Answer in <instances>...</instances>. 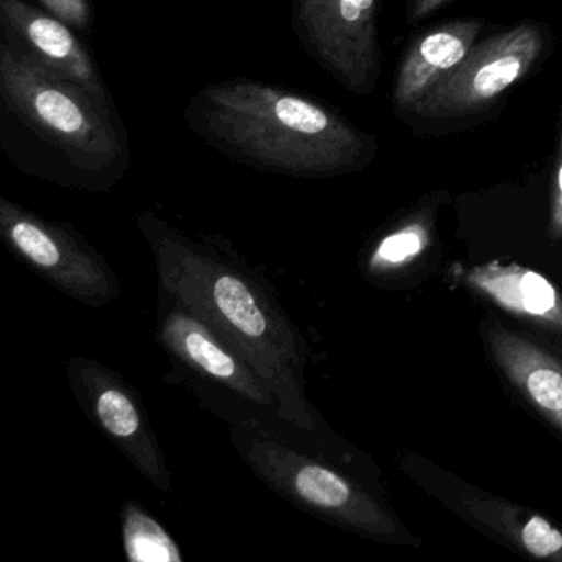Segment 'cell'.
<instances>
[{"instance_id":"2","label":"cell","mask_w":562,"mask_h":562,"mask_svg":"<svg viewBox=\"0 0 562 562\" xmlns=\"http://www.w3.org/2000/svg\"><path fill=\"white\" fill-rule=\"evenodd\" d=\"M183 121L216 153L266 172L330 176L351 156V134L327 106L262 81L206 85L183 108Z\"/></svg>"},{"instance_id":"6","label":"cell","mask_w":562,"mask_h":562,"mask_svg":"<svg viewBox=\"0 0 562 562\" xmlns=\"http://www.w3.org/2000/svg\"><path fill=\"white\" fill-rule=\"evenodd\" d=\"M0 228L15 251L65 291L85 299L106 297L104 269L67 232L0 199Z\"/></svg>"},{"instance_id":"14","label":"cell","mask_w":562,"mask_h":562,"mask_svg":"<svg viewBox=\"0 0 562 562\" xmlns=\"http://www.w3.org/2000/svg\"><path fill=\"white\" fill-rule=\"evenodd\" d=\"M429 235L420 225H411L386 236L370 259L371 271L387 272L403 268L426 251Z\"/></svg>"},{"instance_id":"15","label":"cell","mask_w":562,"mask_h":562,"mask_svg":"<svg viewBox=\"0 0 562 562\" xmlns=\"http://www.w3.org/2000/svg\"><path fill=\"white\" fill-rule=\"evenodd\" d=\"M38 5L70 25L78 34H90L94 27V12L90 0H37Z\"/></svg>"},{"instance_id":"12","label":"cell","mask_w":562,"mask_h":562,"mask_svg":"<svg viewBox=\"0 0 562 562\" xmlns=\"http://www.w3.org/2000/svg\"><path fill=\"white\" fill-rule=\"evenodd\" d=\"M467 508L473 518L506 536L532 558L562 562V532L542 516L498 499L472 498Z\"/></svg>"},{"instance_id":"5","label":"cell","mask_w":562,"mask_h":562,"mask_svg":"<svg viewBox=\"0 0 562 562\" xmlns=\"http://www.w3.org/2000/svg\"><path fill=\"white\" fill-rule=\"evenodd\" d=\"M2 41L42 70L101 98H113L78 32L27 0H0Z\"/></svg>"},{"instance_id":"13","label":"cell","mask_w":562,"mask_h":562,"mask_svg":"<svg viewBox=\"0 0 562 562\" xmlns=\"http://www.w3.org/2000/svg\"><path fill=\"white\" fill-rule=\"evenodd\" d=\"M124 544L127 558L136 562H180L179 548L166 529L136 506L124 516Z\"/></svg>"},{"instance_id":"4","label":"cell","mask_w":562,"mask_h":562,"mask_svg":"<svg viewBox=\"0 0 562 562\" xmlns=\"http://www.w3.org/2000/svg\"><path fill=\"white\" fill-rule=\"evenodd\" d=\"M249 457L268 482L292 498L301 499L308 508L327 513L361 531L373 535L394 532L390 516L334 470L266 439L252 443Z\"/></svg>"},{"instance_id":"16","label":"cell","mask_w":562,"mask_h":562,"mask_svg":"<svg viewBox=\"0 0 562 562\" xmlns=\"http://www.w3.org/2000/svg\"><path fill=\"white\" fill-rule=\"evenodd\" d=\"M519 61L513 57L499 58L493 64L486 65L476 74L473 88L482 97H493L508 88L519 75Z\"/></svg>"},{"instance_id":"7","label":"cell","mask_w":562,"mask_h":562,"mask_svg":"<svg viewBox=\"0 0 562 562\" xmlns=\"http://www.w3.org/2000/svg\"><path fill=\"white\" fill-rule=\"evenodd\" d=\"M292 31L308 57L325 70L350 80L353 34L374 0H291Z\"/></svg>"},{"instance_id":"11","label":"cell","mask_w":562,"mask_h":562,"mask_svg":"<svg viewBox=\"0 0 562 562\" xmlns=\"http://www.w3.org/2000/svg\"><path fill=\"white\" fill-rule=\"evenodd\" d=\"M85 386L93 406L94 416L104 430L123 447L139 469L162 490H169L160 452L150 439L143 414L133 397L116 381L101 371L87 368Z\"/></svg>"},{"instance_id":"3","label":"cell","mask_w":562,"mask_h":562,"mask_svg":"<svg viewBox=\"0 0 562 562\" xmlns=\"http://www.w3.org/2000/svg\"><path fill=\"white\" fill-rule=\"evenodd\" d=\"M160 278L190 311L225 334L239 357L255 370L281 403L285 419L311 426L295 367L301 363L294 338L281 318L266 307L255 289L235 272L200 258L164 236L159 243Z\"/></svg>"},{"instance_id":"9","label":"cell","mask_w":562,"mask_h":562,"mask_svg":"<svg viewBox=\"0 0 562 562\" xmlns=\"http://www.w3.org/2000/svg\"><path fill=\"white\" fill-rule=\"evenodd\" d=\"M488 344L499 370L513 386L562 430L561 358L499 324L490 328Z\"/></svg>"},{"instance_id":"1","label":"cell","mask_w":562,"mask_h":562,"mask_svg":"<svg viewBox=\"0 0 562 562\" xmlns=\"http://www.w3.org/2000/svg\"><path fill=\"white\" fill-rule=\"evenodd\" d=\"M0 150L25 176L104 190L133 164L113 98L54 77L0 42Z\"/></svg>"},{"instance_id":"10","label":"cell","mask_w":562,"mask_h":562,"mask_svg":"<svg viewBox=\"0 0 562 562\" xmlns=\"http://www.w3.org/2000/svg\"><path fill=\"white\" fill-rule=\"evenodd\" d=\"M162 338L173 353L206 376L255 403H271V391L255 370L192 315L172 312L164 322Z\"/></svg>"},{"instance_id":"8","label":"cell","mask_w":562,"mask_h":562,"mask_svg":"<svg viewBox=\"0 0 562 562\" xmlns=\"http://www.w3.org/2000/svg\"><path fill=\"white\" fill-rule=\"evenodd\" d=\"M460 279L509 314L562 331V294L538 271L498 261L463 269Z\"/></svg>"},{"instance_id":"17","label":"cell","mask_w":562,"mask_h":562,"mask_svg":"<svg viewBox=\"0 0 562 562\" xmlns=\"http://www.w3.org/2000/svg\"><path fill=\"white\" fill-rule=\"evenodd\" d=\"M420 54L427 64L437 68H452L465 55V47L459 38L447 34H436L427 37L420 45Z\"/></svg>"}]
</instances>
